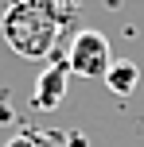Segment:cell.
<instances>
[{
	"label": "cell",
	"instance_id": "obj_7",
	"mask_svg": "<svg viewBox=\"0 0 144 147\" xmlns=\"http://www.w3.org/2000/svg\"><path fill=\"white\" fill-rule=\"evenodd\" d=\"M70 147H86V136H70Z\"/></svg>",
	"mask_w": 144,
	"mask_h": 147
},
{
	"label": "cell",
	"instance_id": "obj_8",
	"mask_svg": "<svg viewBox=\"0 0 144 147\" xmlns=\"http://www.w3.org/2000/svg\"><path fill=\"white\" fill-rule=\"evenodd\" d=\"M0 116H8V105H4V109H0Z\"/></svg>",
	"mask_w": 144,
	"mask_h": 147
},
{
	"label": "cell",
	"instance_id": "obj_2",
	"mask_svg": "<svg viewBox=\"0 0 144 147\" xmlns=\"http://www.w3.org/2000/svg\"><path fill=\"white\" fill-rule=\"evenodd\" d=\"M66 66L78 78H105V70L113 66V54H109V39L101 31H78L70 39L66 51Z\"/></svg>",
	"mask_w": 144,
	"mask_h": 147
},
{
	"label": "cell",
	"instance_id": "obj_1",
	"mask_svg": "<svg viewBox=\"0 0 144 147\" xmlns=\"http://www.w3.org/2000/svg\"><path fill=\"white\" fill-rule=\"evenodd\" d=\"M0 35L20 58H47L59 43V23L51 20L43 0H8L4 16H0Z\"/></svg>",
	"mask_w": 144,
	"mask_h": 147
},
{
	"label": "cell",
	"instance_id": "obj_6",
	"mask_svg": "<svg viewBox=\"0 0 144 147\" xmlns=\"http://www.w3.org/2000/svg\"><path fill=\"white\" fill-rule=\"evenodd\" d=\"M8 147H59V140L47 132H20V136H12Z\"/></svg>",
	"mask_w": 144,
	"mask_h": 147
},
{
	"label": "cell",
	"instance_id": "obj_4",
	"mask_svg": "<svg viewBox=\"0 0 144 147\" xmlns=\"http://www.w3.org/2000/svg\"><path fill=\"white\" fill-rule=\"evenodd\" d=\"M109 85V93H117V97H129L132 89H136V81H140V66L136 62H129V58H121V62H113V66L105 70V78H101Z\"/></svg>",
	"mask_w": 144,
	"mask_h": 147
},
{
	"label": "cell",
	"instance_id": "obj_3",
	"mask_svg": "<svg viewBox=\"0 0 144 147\" xmlns=\"http://www.w3.org/2000/svg\"><path fill=\"white\" fill-rule=\"evenodd\" d=\"M66 81H70V66L66 62H55L35 78V93H31V105L39 112H55L62 101H66Z\"/></svg>",
	"mask_w": 144,
	"mask_h": 147
},
{
	"label": "cell",
	"instance_id": "obj_5",
	"mask_svg": "<svg viewBox=\"0 0 144 147\" xmlns=\"http://www.w3.org/2000/svg\"><path fill=\"white\" fill-rule=\"evenodd\" d=\"M47 12H51V20L59 23V27H66V23L78 20V12H82V0H43Z\"/></svg>",
	"mask_w": 144,
	"mask_h": 147
}]
</instances>
